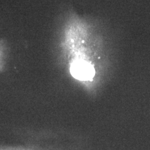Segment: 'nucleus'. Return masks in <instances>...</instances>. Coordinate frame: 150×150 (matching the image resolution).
Returning <instances> with one entry per match:
<instances>
[{"label": "nucleus", "mask_w": 150, "mask_h": 150, "mask_svg": "<svg viewBox=\"0 0 150 150\" xmlns=\"http://www.w3.org/2000/svg\"><path fill=\"white\" fill-rule=\"evenodd\" d=\"M71 73L75 78L79 80H90L94 76L95 70L92 66L88 63L77 61L72 64Z\"/></svg>", "instance_id": "f257e3e1"}]
</instances>
